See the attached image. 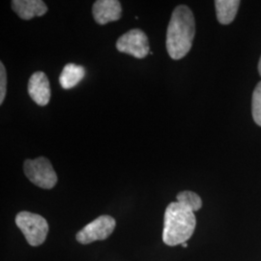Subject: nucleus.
<instances>
[{
	"label": "nucleus",
	"instance_id": "nucleus-10",
	"mask_svg": "<svg viewBox=\"0 0 261 261\" xmlns=\"http://www.w3.org/2000/svg\"><path fill=\"white\" fill-rule=\"evenodd\" d=\"M85 69L83 66L68 63L59 75V84L63 89H71L83 81Z\"/></svg>",
	"mask_w": 261,
	"mask_h": 261
},
{
	"label": "nucleus",
	"instance_id": "nucleus-7",
	"mask_svg": "<svg viewBox=\"0 0 261 261\" xmlns=\"http://www.w3.org/2000/svg\"><path fill=\"white\" fill-rule=\"evenodd\" d=\"M30 98L38 106L45 107L50 100V86L47 75L43 72H35L30 76L28 86Z\"/></svg>",
	"mask_w": 261,
	"mask_h": 261
},
{
	"label": "nucleus",
	"instance_id": "nucleus-5",
	"mask_svg": "<svg viewBox=\"0 0 261 261\" xmlns=\"http://www.w3.org/2000/svg\"><path fill=\"white\" fill-rule=\"evenodd\" d=\"M115 225L116 222L112 216H100L76 233V241L87 245L98 240H106L113 232Z\"/></svg>",
	"mask_w": 261,
	"mask_h": 261
},
{
	"label": "nucleus",
	"instance_id": "nucleus-11",
	"mask_svg": "<svg viewBox=\"0 0 261 261\" xmlns=\"http://www.w3.org/2000/svg\"><path fill=\"white\" fill-rule=\"evenodd\" d=\"M239 5V0H216L215 8L219 22L224 25L231 23L237 15Z\"/></svg>",
	"mask_w": 261,
	"mask_h": 261
},
{
	"label": "nucleus",
	"instance_id": "nucleus-16",
	"mask_svg": "<svg viewBox=\"0 0 261 261\" xmlns=\"http://www.w3.org/2000/svg\"><path fill=\"white\" fill-rule=\"evenodd\" d=\"M182 247H183V248H187V247H188V244H187V243H183V244H182Z\"/></svg>",
	"mask_w": 261,
	"mask_h": 261
},
{
	"label": "nucleus",
	"instance_id": "nucleus-6",
	"mask_svg": "<svg viewBox=\"0 0 261 261\" xmlns=\"http://www.w3.org/2000/svg\"><path fill=\"white\" fill-rule=\"evenodd\" d=\"M118 51L127 54L136 58L142 59L149 55V40L147 35L141 29H132L123 34L116 42Z\"/></svg>",
	"mask_w": 261,
	"mask_h": 261
},
{
	"label": "nucleus",
	"instance_id": "nucleus-1",
	"mask_svg": "<svg viewBox=\"0 0 261 261\" xmlns=\"http://www.w3.org/2000/svg\"><path fill=\"white\" fill-rule=\"evenodd\" d=\"M196 34V20L193 12L186 5L173 10L167 30L166 47L168 56L179 60L191 50Z\"/></svg>",
	"mask_w": 261,
	"mask_h": 261
},
{
	"label": "nucleus",
	"instance_id": "nucleus-4",
	"mask_svg": "<svg viewBox=\"0 0 261 261\" xmlns=\"http://www.w3.org/2000/svg\"><path fill=\"white\" fill-rule=\"evenodd\" d=\"M23 170L25 176L39 188L49 190L57 183V175L53 165L45 157L25 160Z\"/></svg>",
	"mask_w": 261,
	"mask_h": 261
},
{
	"label": "nucleus",
	"instance_id": "nucleus-13",
	"mask_svg": "<svg viewBox=\"0 0 261 261\" xmlns=\"http://www.w3.org/2000/svg\"><path fill=\"white\" fill-rule=\"evenodd\" d=\"M252 112L253 120L261 127V81L252 93Z\"/></svg>",
	"mask_w": 261,
	"mask_h": 261
},
{
	"label": "nucleus",
	"instance_id": "nucleus-8",
	"mask_svg": "<svg viewBox=\"0 0 261 261\" xmlns=\"http://www.w3.org/2000/svg\"><path fill=\"white\" fill-rule=\"evenodd\" d=\"M94 19L98 24H107L120 19L121 3L117 0H97L92 7Z\"/></svg>",
	"mask_w": 261,
	"mask_h": 261
},
{
	"label": "nucleus",
	"instance_id": "nucleus-2",
	"mask_svg": "<svg viewBox=\"0 0 261 261\" xmlns=\"http://www.w3.org/2000/svg\"><path fill=\"white\" fill-rule=\"evenodd\" d=\"M195 212L179 202L168 204L165 212L163 241L170 247L186 243L196 229Z\"/></svg>",
	"mask_w": 261,
	"mask_h": 261
},
{
	"label": "nucleus",
	"instance_id": "nucleus-14",
	"mask_svg": "<svg viewBox=\"0 0 261 261\" xmlns=\"http://www.w3.org/2000/svg\"><path fill=\"white\" fill-rule=\"evenodd\" d=\"M7 91V74L5 66L0 62V105L4 102Z\"/></svg>",
	"mask_w": 261,
	"mask_h": 261
},
{
	"label": "nucleus",
	"instance_id": "nucleus-15",
	"mask_svg": "<svg viewBox=\"0 0 261 261\" xmlns=\"http://www.w3.org/2000/svg\"><path fill=\"white\" fill-rule=\"evenodd\" d=\"M258 73H259V75L261 76V56L260 59H259V62H258Z\"/></svg>",
	"mask_w": 261,
	"mask_h": 261
},
{
	"label": "nucleus",
	"instance_id": "nucleus-3",
	"mask_svg": "<svg viewBox=\"0 0 261 261\" xmlns=\"http://www.w3.org/2000/svg\"><path fill=\"white\" fill-rule=\"evenodd\" d=\"M16 224L30 246L37 247L45 242L48 233V224L42 216L22 211L16 216Z\"/></svg>",
	"mask_w": 261,
	"mask_h": 261
},
{
	"label": "nucleus",
	"instance_id": "nucleus-12",
	"mask_svg": "<svg viewBox=\"0 0 261 261\" xmlns=\"http://www.w3.org/2000/svg\"><path fill=\"white\" fill-rule=\"evenodd\" d=\"M177 202L186 206L193 212L198 211L202 207V200L200 196L192 191H183L178 194Z\"/></svg>",
	"mask_w": 261,
	"mask_h": 261
},
{
	"label": "nucleus",
	"instance_id": "nucleus-9",
	"mask_svg": "<svg viewBox=\"0 0 261 261\" xmlns=\"http://www.w3.org/2000/svg\"><path fill=\"white\" fill-rule=\"evenodd\" d=\"M11 7L20 19L24 20L42 17L47 12V5L42 0H13Z\"/></svg>",
	"mask_w": 261,
	"mask_h": 261
}]
</instances>
